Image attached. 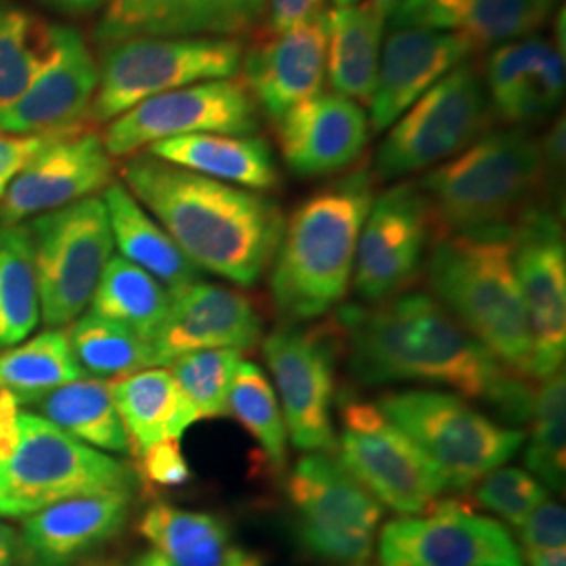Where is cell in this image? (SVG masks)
<instances>
[{
  "label": "cell",
  "mask_w": 566,
  "mask_h": 566,
  "mask_svg": "<svg viewBox=\"0 0 566 566\" xmlns=\"http://www.w3.org/2000/svg\"><path fill=\"white\" fill-rule=\"evenodd\" d=\"M350 374L367 386H443L479 399L507 424H528L535 388L512 376L430 294L343 306L336 315Z\"/></svg>",
  "instance_id": "obj_1"
},
{
  "label": "cell",
  "mask_w": 566,
  "mask_h": 566,
  "mask_svg": "<svg viewBox=\"0 0 566 566\" xmlns=\"http://www.w3.org/2000/svg\"><path fill=\"white\" fill-rule=\"evenodd\" d=\"M122 185L200 271L252 287L282 240V208L261 191L214 181L149 154L130 156Z\"/></svg>",
  "instance_id": "obj_2"
},
{
  "label": "cell",
  "mask_w": 566,
  "mask_h": 566,
  "mask_svg": "<svg viewBox=\"0 0 566 566\" xmlns=\"http://www.w3.org/2000/svg\"><path fill=\"white\" fill-rule=\"evenodd\" d=\"M374 198V175L359 168L294 208L269 275L271 298L285 322H313L343 303Z\"/></svg>",
  "instance_id": "obj_3"
},
{
  "label": "cell",
  "mask_w": 566,
  "mask_h": 566,
  "mask_svg": "<svg viewBox=\"0 0 566 566\" xmlns=\"http://www.w3.org/2000/svg\"><path fill=\"white\" fill-rule=\"evenodd\" d=\"M512 227L434 238L428 256L432 298L512 376L531 380V334L512 263Z\"/></svg>",
  "instance_id": "obj_4"
},
{
  "label": "cell",
  "mask_w": 566,
  "mask_h": 566,
  "mask_svg": "<svg viewBox=\"0 0 566 566\" xmlns=\"http://www.w3.org/2000/svg\"><path fill=\"white\" fill-rule=\"evenodd\" d=\"M542 145L523 128L486 133L416 182L432 238L512 227L546 185Z\"/></svg>",
  "instance_id": "obj_5"
},
{
  "label": "cell",
  "mask_w": 566,
  "mask_h": 566,
  "mask_svg": "<svg viewBox=\"0 0 566 566\" xmlns=\"http://www.w3.org/2000/svg\"><path fill=\"white\" fill-rule=\"evenodd\" d=\"M135 468L84 446L32 411L20 413V439L0 460V518H25L72 497L135 491Z\"/></svg>",
  "instance_id": "obj_6"
},
{
  "label": "cell",
  "mask_w": 566,
  "mask_h": 566,
  "mask_svg": "<svg viewBox=\"0 0 566 566\" xmlns=\"http://www.w3.org/2000/svg\"><path fill=\"white\" fill-rule=\"evenodd\" d=\"M376 405L437 465L447 491H470L526 441L521 428L497 424L455 392L397 390Z\"/></svg>",
  "instance_id": "obj_7"
},
{
  "label": "cell",
  "mask_w": 566,
  "mask_h": 566,
  "mask_svg": "<svg viewBox=\"0 0 566 566\" xmlns=\"http://www.w3.org/2000/svg\"><path fill=\"white\" fill-rule=\"evenodd\" d=\"M243 44L227 36H156L103 46L88 124H109L145 99L200 82L235 78Z\"/></svg>",
  "instance_id": "obj_8"
},
{
  "label": "cell",
  "mask_w": 566,
  "mask_h": 566,
  "mask_svg": "<svg viewBox=\"0 0 566 566\" xmlns=\"http://www.w3.org/2000/svg\"><path fill=\"white\" fill-rule=\"evenodd\" d=\"M296 544L324 565H361L376 542L385 507L332 453L303 455L287 476Z\"/></svg>",
  "instance_id": "obj_9"
},
{
  "label": "cell",
  "mask_w": 566,
  "mask_h": 566,
  "mask_svg": "<svg viewBox=\"0 0 566 566\" xmlns=\"http://www.w3.org/2000/svg\"><path fill=\"white\" fill-rule=\"evenodd\" d=\"M25 229L34 250L44 324H74L93 301L114 252L102 196L44 212L25 223Z\"/></svg>",
  "instance_id": "obj_10"
},
{
  "label": "cell",
  "mask_w": 566,
  "mask_h": 566,
  "mask_svg": "<svg viewBox=\"0 0 566 566\" xmlns=\"http://www.w3.org/2000/svg\"><path fill=\"white\" fill-rule=\"evenodd\" d=\"M491 122L485 78L462 63L390 126L376 154V175L395 181L447 163L486 135Z\"/></svg>",
  "instance_id": "obj_11"
},
{
  "label": "cell",
  "mask_w": 566,
  "mask_h": 566,
  "mask_svg": "<svg viewBox=\"0 0 566 566\" xmlns=\"http://www.w3.org/2000/svg\"><path fill=\"white\" fill-rule=\"evenodd\" d=\"M336 447L344 468L392 512L422 514L447 491L446 479L380 407L344 399Z\"/></svg>",
  "instance_id": "obj_12"
},
{
  "label": "cell",
  "mask_w": 566,
  "mask_h": 566,
  "mask_svg": "<svg viewBox=\"0 0 566 566\" xmlns=\"http://www.w3.org/2000/svg\"><path fill=\"white\" fill-rule=\"evenodd\" d=\"M261 109L240 78L200 82L130 107L105 124L107 154L130 158L154 143L189 135H254Z\"/></svg>",
  "instance_id": "obj_13"
},
{
  "label": "cell",
  "mask_w": 566,
  "mask_h": 566,
  "mask_svg": "<svg viewBox=\"0 0 566 566\" xmlns=\"http://www.w3.org/2000/svg\"><path fill=\"white\" fill-rule=\"evenodd\" d=\"M378 566H525V560L500 521L449 497L422 514L386 523L378 537Z\"/></svg>",
  "instance_id": "obj_14"
},
{
  "label": "cell",
  "mask_w": 566,
  "mask_h": 566,
  "mask_svg": "<svg viewBox=\"0 0 566 566\" xmlns=\"http://www.w3.org/2000/svg\"><path fill=\"white\" fill-rule=\"evenodd\" d=\"M324 327L282 325L263 340V357L282 405L292 446L308 453L336 449V353Z\"/></svg>",
  "instance_id": "obj_15"
},
{
  "label": "cell",
  "mask_w": 566,
  "mask_h": 566,
  "mask_svg": "<svg viewBox=\"0 0 566 566\" xmlns=\"http://www.w3.org/2000/svg\"><path fill=\"white\" fill-rule=\"evenodd\" d=\"M512 263L531 334V380L563 369L566 355V245L556 214L533 206L514 223Z\"/></svg>",
  "instance_id": "obj_16"
},
{
  "label": "cell",
  "mask_w": 566,
  "mask_h": 566,
  "mask_svg": "<svg viewBox=\"0 0 566 566\" xmlns=\"http://www.w3.org/2000/svg\"><path fill=\"white\" fill-rule=\"evenodd\" d=\"M430 238V212L418 185L386 189L374 198L359 235L355 292L369 304L405 294L422 275Z\"/></svg>",
  "instance_id": "obj_17"
},
{
  "label": "cell",
  "mask_w": 566,
  "mask_h": 566,
  "mask_svg": "<svg viewBox=\"0 0 566 566\" xmlns=\"http://www.w3.org/2000/svg\"><path fill=\"white\" fill-rule=\"evenodd\" d=\"M99 86V63L81 32L53 25V49L18 102L0 114V130L44 135L88 128V112Z\"/></svg>",
  "instance_id": "obj_18"
},
{
  "label": "cell",
  "mask_w": 566,
  "mask_h": 566,
  "mask_svg": "<svg viewBox=\"0 0 566 566\" xmlns=\"http://www.w3.org/2000/svg\"><path fill=\"white\" fill-rule=\"evenodd\" d=\"M114 182V158L102 135L82 128L49 145L0 200V224H21L44 212L97 196Z\"/></svg>",
  "instance_id": "obj_19"
},
{
  "label": "cell",
  "mask_w": 566,
  "mask_h": 566,
  "mask_svg": "<svg viewBox=\"0 0 566 566\" xmlns=\"http://www.w3.org/2000/svg\"><path fill=\"white\" fill-rule=\"evenodd\" d=\"M263 332V315L252 296L221 283L198 282L172 298L149 348L154 367H163L196 350H250Z\"/></svg>",
  "instance_id": "obj_20"
},
{
  "label": "cell",
  "mask_w": 566,
  "mask_h": 566,
  "mask_svg": "<svg viewBox=\"0 0 566 566\" xmlns=\"http://www.w3.org/2000/svg\"><path fill=\"white\" fill-rule=\"evenodd\" d=\"M135 491L72 497L21 518L20 566H78L114 542L130 518Z\"/></svg>",
  "instance_id": "obj_21"
},
{
  "label": "cell",
  "mask_w": 566,
  "mask_h": 566,
  "mask_svg": "<svg viewBox=\"0 0 566 566\" xmlns=\"http://www.w3.org/2000/svg\"><path fill=\"white\" fill-rule=\"evenodd\" d=\"M364 105L322 91L275 122L283 163L304 179L338 175L361 158L369 142Z\"/></svg>",
  "instance_id": "obj_22"
},
{
  "label": "cell",
  "mask_w": 566,
  "mask_h": 566,
  "mask_svg": "<svg viewBox=\"0 0 566 566\" xmlns=\"http://www.w3.org/2000/svg\"><path fill=\"white\" fill-rule=\"evenodd\" d=\"M472 55L468 42L447 30L392 28L378 61L369 103V130L382 133L403 116L426 91Z\"/></svg>",
  "instance_id": "obj_23"
},
{
  "label": "cell",
  "mask_w": 566,
  "mask_h": 566,
  "mask_svg": "<svg viewBox=\"0 0 566 566\" xmlns=\"http://www.w3.org/2000/svg\"><path fill=\"white\" fill-rule=\"evenodd\" d=\"M325 13L285 34L259 36L243 53L242 82L261 114L273 122L322 93L327 61Z\"/></svg>",
  "instance_id": "obj_24"
},
{
  "label": "cell",
  "mask_w": 566,
  "mask_h": 566,
  "mask_svg": "<svg viewBox=\"0 0 566 566\" xmlns=\"http://www.w3.org/2000/svg\"><path fill=\"white\" fill-rule=\"evenodd\" d=\"M565 51L539 36L497 46L485 67L493 116L523 126L552 114L565 95Z\"/></svg>",
  "instance_id": "obj_25"
},
{
  "label": "cell",
  "mask_w": 566,
  "mask_h": 566,
  "mask_svg": "<svg viewBox=\"0 0 566 566\" xmlns=\"http://www.w3.org/2000/svg\"><path fill=\"white\" fill-rule=\"evenodd\" d=\"M139 533L172 566H261L212 512L154 502L139 518Z\"/></svg>",
  "instance_id": "obj_26"
},
{
  "label": "cell",
  "mask_w": 566,
  "mask_h": 566,
  "mask_svg": "<svg viewBox=\"0 0 566 566\" xmlns=\"http://www.w3.org/2000/svg\"><path fill=\"white\" fill-rule=\"evenodd\" d=\"M145 154L250 191L282 185L271 145L256 135H189L154 143Z\"/></svg>",
  "instance_id": "obj_27"
},
{
  "label": "cell",
  "mask_w": 566,
  "mask_h": 566,
  "mask_svg": "<svg viewBox=\"0 0 566 566\" xmlns=\"http://www.w3.org/2000/svg\"><path fill=\"white\" fill-rule=\"evenodd\" d=\"M109 390L133 455L163 441H179L200 420L172 374L163 367L114 378Z\"/></svg>",
  "instance_id": "obj_28"
},
{
  "label": "cell",
  "mask_w": 566,
  "mask_h": 566,
  "mask_svg": "<svg viewBox=\"0 0 566 566\" xmlns=\"http://www.w3.org/2000/svg\"><path fill=\"white\" fill-rule=\"evenodd\" d=\"M102 198L114 245H118L122 259L137 264L163 283L172 298L193 283L202 282L200 269L182 254L181 248L172 242L163 224L133 198L122 182L107 185Z\"/></svg>",
  "instance_id": "obj_29"
},
{
  "label": "cell",
  "mask_w": 566,
  "mask_h": 566,
  "mask_svg": "<svg viewBox=\"0 0 566 566\" xmlns=\"http://www.w3.org/2000/svg\"><path fill=\"white\" fill-rule=\"evenodd\" d=\"M325 74L334 93L369 105L376 88L386 20L369 0L329 9Z\"/></svg>",
  "instance_id": "obj_30"
},
{
  "label": "cell",
  "mask_w": 566,
  "mask_h": 566,
  "mask_svg": "<svg viewBox=\"0 0 566 566\" xmlns=\"http://www.w3.org/2000/svg\"><path fill=\"white\" fill-rule=\"evenodd\" d=\"M25 405L84 446L103 453H130L126 430L105 380L81 378Z\"/></svg>",
  "instance_id": "obj_31"
},
{
  "label": "cell",
  "mask_w": 566,
  "mask_h": 566,
  "mask_svg": "<svg viewBox=\"0 0 566 566\" xmlns=\"http://www.w3.org/2000/svg\"><path fill=\"white\" fill-rule=\"evenodd\" d=\"M172 304L170 292L137 264L112 256L91 301V313L124 325L142 340L158 334Z\"/></svg>",
  "instance_id": "obj_32"
},
{
  "label": "cell",
  "mask_w": 566,
  "mask_h": 566,
  "mask_svg": "<svg viewBox=\"0 0 566 566\" xmlns=\"http://www.w3.org/2000/svg\"><path fill=\"white\" fill-rule=\"evenodd\" d=\"M41 319L34 250L25 224H0V350L30 338Z\"/></svg>",
  "instance_id": "obj_33"
},
{
  "label": "cell",
  "mask_w": 566,
  "mask_h": 566,
  "mask_svg": "<svg viewBox=\"0 0 566 566\" xmlns=\"http://www.w3.org/2000/svg\"><path fill=\"white\" fill-rule=\"evenodd\" d=\"M81 378L84 376L72 357L67 332L61 327H49L34 338L0 350V390L15 395L20 405Z\"/></svg>",
  "instance_id": "obj_34"
},
{
  "label": "cell",
  "mask_w": 566,
  "mask_h": 566,
  "mask_svg": "<svg viewBox=\"0 0 566 566\" xmlns=\"http://www.w3.org/2000/svg\"><path fill=\"white\" fill-rule=\"evenodd\" d=\"M53 49V23L0 0V114L20 99Z\"/></svg>",
  "instance_id": "obj_35"
},
{
  "label": "cell",
  "mask_w": 566,
  "mask_h": 566,
  "mask_svg": "<svg viewBox=\"0 0 566 566\" xmlns=\"http://www.w3.org/2000/svg\"><path fill=\"white\" fill-rule=\"evenodd\" d=\"M67 344L84 378H120L154 367L149 344L91 311L70 324Z\"/></svg>",
  "instance_id": "obj_36"
},
{
  "label": "cell",
  "mask_w": 566,
  "mask_h": 566,
  "mask_svg": "<svg viewBox=\"0 0 566 566\" xmlns=\"http://www.w3.org/2000/svg\"><path fill=\"white\" fill-rule=\"evenodd\" d=\"M229 413L263 453L266 468L280 474L287 465V428L275 388L259 365L242 361L229 392Z\"/></svg>",
  "instance_id": "obj_37"
},
{
  "label": "cell",
  "mask_w": 566,
  "mask_h": 566,
  "mask_svg": "<svg viewBox=\"0 0 566 566\" xmlns=\"http://www.w3.org/2000/svg\"><path fill=\"white\" fill-rule=\"evenodd\" d=\"M528 424L526 468L547 491L563 493L566 481V378L563 369L539 380Z\"/></svg>",
  "instance_id": "obj_38"
},
{
  "label": "cell",
  "mask_w": 566,
  "mask_h": 566,
  "mask_svg": "<svg viewBox=\"0 0 566 566\" xmlns=\"http://www.w3.org/2000/svg\"><path fill=\"white\" fill-rule=\"evenodd\" d=\"M552 4L544 0H465L451 30L474 51L497 49L531 39L547 20Z\"/></svg>",
  "instance_id": "obj_39"
},
{
  "label": "cell",
  "mask_w": 566,
  "mask_h": 566,
  "mask_svg": "<svg viewBox=\"0 0 566 566\" xmlns=\"http://www.w3.org/2000/svg\"><path fill=\"white\" fill-rule=\"evenodd\" d=\"M156 36H198L196 0H107L97 23L105 44Z\"/></svg>",
  "instance_id": "obj_40"
},
{
  "label": "cell",
  "mask_w": 566,
  "mask_h": 566,
  "mask_svg": "<svg viewBox=\"0 0 566 566\" xmlns=\"http://www.w3.org/2000/svg\"><path fill=\"white\" fill-rule=\"evenodd\" d=\"M242 353L233 348L196 350L168 365L172 378L202 418L229 416V392L235 380Z\"/></svg>",
  "instance_id": "obj_41"
},
{
  "label": "cell",
  "mask_w": 566,
  "mask_h": 566,
  "mask_svg": "<svg viewBox=\"0 0 566 566\" xmlns=\"http://www.w3.org/2000/svg\"><path fill=\"white\" fill-rule=\"evenodd\" d=\"M472 491V504L495 514L507 525H523L526 516L549 500V491L521 468H495Z\"/></svg>",
  "instance_id": "obj_42"
},
{
  "label": "cell",
  "mask_w": 566,
  "mask_h": 566,
  "mask_svg": "<svg viewBox=\"0 0 566 566\" xmlns=\"http://www.w3.org/2000/svg\"><path fill=\"white\" fill-rule=\"evenodd\" d=\"M266 0H196L198 36L245 34L263 20Z\"/></svg>",
  "instance_id": "obj_43"
},
{
  "label": "cell",
  "mask_w": 566,
  "mask_h": 566,
  "mask_svg": "<svg viewBox=\"0 0 566 566\" xmlns=\"http://www.w3.org/2000/svg\"><path fill=\"white\" fill-rule=\"evenodd\" d=\"M137 465L135 474L139 485L151 486V489H172L189 483L191 468L182 455L179 441H163L156 446L143 449L142 453L135 455Z\"/></svg>",
  "instance_id": "obj_44"
},
{
  "label": "cell",
  "mask_w": 566,
  "mask_h": 566,
  "mask_svg": "<svg viewBox=\"0 0 566 566\" xmlns=\"http://www.w3.org/2000/svg\"><path fill=\"white\" fill-rule=\"evenodd\" d=\"M82 130V128H76ZM76 130L65 133H44V135H15L0 130V200L4 198L11 182L18 179L21 170L32 163L49 145L60 142L61 137L72 135Z\"/></svg>",
  "instance_id": "obj_45"
},
{
  "label": "cell",
  "mask_w": 566,
  "mask_h": 566,
  "mask_svg": "<svg viewBox=\"0 0 566 566\" xmlns=\"http://www.w3.org/2000/svg\"><path fill=\"white\" fill-rule=\"evenodd\" d=\"M521 528L523 554L526 552H549L566 547V510L556 502H544L535 507Z\"/></svg>",
  "instance_id": "obj_46"
},
{
  "label": "cell",
  "mask_w": 566,
  "mask_h": 566,
  "mask_svg": "<svg viewBox=\"0 0 566 566\" xmlns=\"http://www.w3.org/2000/svg\"><path fill=\"white\" fill-rule=\"evenodd\" d=\"M325 13V0H266L259 36H277Z\"/></svg>",
  "instance_id": "obj_47"
},
{
  "label": "cell",
  "mask_w": 566,
  "mask_h": 566,
  "mask_svg": "<svg viewBox=\"0 0 566 566\" xmlns=\"http://www.w3.org/2000/svg\"><path fill=\"white\" fill-rule=\"evenodd\" d=\"M465 0H405L390 18L392 28H432L451 30L455 13Z\"/></svg>",
  "instance_id": "obj_48"
},
{
  "label": "cell",
  "mask_w": 566,
  "mask_h": 566,
  "mask_svg": "<svg viewBox=\"0 0 566 566\" xmlns=\"http://www.w3.org/2000/svg\"><path fill=\"white\" fill-rule=\"evenodd\" d=\"M565 116H560L552 124L546 137L539 142L544 164H546L547 179H552V181H556L558 172H563V168H565Z\"/></svg>",
  "instance_id": "obj_49"
},
{
  "label": "cell",
  "mask_w": 566,
  "mask_h": 566,
  "mask_svg": "<svg viewBox=\"0 0 566 566\" xmlns=\"http://www.w3.org/2000/svg\"><path fill=\"white\" fill-rule=\"evenodd\" d=\"M46 9H53L63 15L72 18H84L102 11L107 4V0H39Z\"/></svg>",
  "instance_id": "obj_50"
},
{
  "label": "cell",
  "mask_w": 566,
  "mask_h": 566,
  "mask_svg": "<svg viewBox=\"0 0 566 566\" xmlns=\"http://www.w3.org/2000/svg\"><path fill=\"white\" fill-rule=\"evenodd\" d=\"M0 566H20L18 528L0 521Z\"/></svg>",
  "instance_id": "obj_51"
},
{
  "label": "cell",
  "mask_w": 566,
  "mask_h": 566,
  "mask_svg": "<svg viewBox=\"0 0 566 566\" xmlns=\"http://www.w3.org/2000/svg\"><path fill=\"white\" fill-rule=\"evenodd\" d=\"M525 566H566L565 549H549V552H526L523 554Z\"/></svg>",
  "instance_id": "obj_52"
},
{
  "label": "cell",
  "mask_w": 566,
  "mask_h": 566,
  "mask_svg": "<svg viewBox=\"0 0 566 566\" xmlns=\"http://www.w3.org/2000/svg\"><path fill=\"white\" fill-rule=\"evenodd\" d=\"M369 2H371V4L376 7V11L388 21L399 11V7L403 4L405 0H369Z\"/></svg>",
  "instance_id": "obj_53"
},
{
  "label": "cell",
  "mask_w": 566,
  "mask_h": 566,
  "mask_svg": "<svg viewBox=\"0 0 566 566\" xmlns=\"http://www.w3.org/2000/svg\"><path fill=\"white\" fill-rule=\"evenodd\" d=\"M130 566H172L168 565L166 560H164L160 554H156L154 549H149V552H143L142 556H137L135 560H133V565Z\"/></svg>",
  "instance_id": "obj_54"
},
{
  "label": "cell",
  "mask_w": 566,
  "mask_h": 566,
  "mask_svg": "<svg viewBox=\"0 0 566 566\" xmlns=\"http://www.w3.org/2000/svg\"><path fill=\"white\" fill-rule=\"evenodd\" d=\"M334 2V9H343V7H350V4H357L359 0H332Z\"/></svg>",
  "instance_id": "obj_55"
},
{
  "label": "cell",
  "mask_w": 566,
  "mask_h": 566,
  "mask_svg": "<svg viewBox=\"0 0 566 566\" xmlns=\"http://www.w3.org/2000/svg\"><path fill=\"white\" fill-rule=\"evenodd\" d=\"M88 566H116L114 563H107V560H95V563H91Z\"/></svg>",
  "instance_id": "obj_56"
},
{
  "label": "cell",
  "mask_w": 566,
  "mask_h": 566,
  "mask_svg": "<svg viewBox=\"0 0 566 566\" xmlns=\"http://www.w3.org/2000/svg\"><path fill=\"white\" fill-rule=\"evenodd\" d=\"M544 2H549V4H554V2H556V0H544Z\"/></svg>",
  "instance_id": "obj_57"
},
{
  "label": "cell",
  "mask_w": 566,
  "mask_h": 566,
  "mask_svg": "<svg viewBox=\"0 0 566 566\" xmlns=\"http://www.w3.org/2000/svg\"><path fill=\"white\" fill-rule=\"evenodd\" d=\"M346 566H369V565H365V563H361V565H346Z\"/></svg>",
  "instance_id": "obj_58"
}]
</instances>
